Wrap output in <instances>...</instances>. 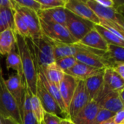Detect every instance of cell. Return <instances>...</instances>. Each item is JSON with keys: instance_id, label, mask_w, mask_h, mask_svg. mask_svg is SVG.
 <instances>
[{"instance_id": "6da1fadb", "label": "cell", "mask_w": 124, "mask_h": 124, "mask_svg": "<svg viewBox=\"0 0 124 124\" xmlns=\"http://www.w3.org/2000/svg\"><path fill=\"white\" fill-rule=\"evenodd\" d=\"M16 47L20 56L24 81L33 95L36 94L38 66L30 39L16 35Z\"/></svg>"}, {"instance_id": "7a4b0ae2", "label": "cell", "mask_w": 124, "mask_h": 124, "mask_svg": "<svg viewBox=\"0 0 124 124\" xmlns=\"http://www.w3.org/2000/svg\"><path fill=\"white\" fill-rule=\"evenodd\" d=\"M0 115L4 118H11L19 124H22L19 108L14 98L8 91L0 59Z\"/></svg>"}, {"instance_id": "3957f363", "label": "cell", "mask_w": 124, "mask_h": 124, "mask_svg": "<svg viewBox=\"0 0 124 124\" xmlns=\"http://www.w3.org/2000/svg\"><path fill=\"white\" fill-rule=\"evenodd\" d=\"M38 68H44L55 62L51 41L42 35L36 39H31Z\"/></svg>"}, {"instance_id": "277c9868", "label": "cell", "mask_w": 124, "mask_h": 124, "mask_svg": "<svg viewBox=\"0 0 124 124\" xmlns=\"http://www.w3.org/2000/svg\"><path fill=\"white\" fill-rule=\"evenodd\" d=\"M40 25L41 34L51 41L64 44L77 43L65 25L57 23H45L41 20Z\"/></svg>"}, {"instance_id": "5b68a950", "label": "cell", "mask_w": 124, "mask_h": 124, "mask_svg": "<svg viewBox=\"0 0 124 124\" xmlns=\"http://www.w3.org/2000/svg\"><path fill=\"white\" fill-rule=\"evenodd\" d=\"M45 113L56 116L60 119H69L68 114L62 110L55 100L46 90L44 85L38 78L36 85V94Z\"/></svg>"}, {"instance_id": "8992f818", "label": "cell", "mask_w": 124, "mask_h": 124, "mask_svg": "<svg viewBox=\"0 0 124 124\" xmlns=\"http://www.w3.org/2000/svg\"><path fill=\"white\" fill-rule=\"evenodd\" d=\"M65 27L73 39L77 42H79L94 28V24L89 20L76 16L68 11V17Z\"/></svg>"}, {"instance_id": "52a82bcc", "label": "cell", "mask_w": 124, "mask_h": 124, "mask_svg": "<svg viewBox=\"0 0 124 124\" xmlns=\"http://www.w3.org/2000/svg\"><path fill=\"white\" fill-rule=\"evenodd\" d=\"M13 3L15 11L20 14L28 28L30 33V39H36L41 37L42 34L40 25V20L37 15V12L28 8L17 5L15 3V0H13Z\"/></svg>"}, {"instance_id": "ba28073f", "label": "cell", "mask_w": 124, "mask_h": 124, "mask_svg": "<svg viewBox=\"0 0 124 124\" xmlns=\"http://www.w3.org/2000/svg\"><path fill=\"white\" fill-rule=\"evenodd\" d=\"M105 52L98 51L81 44V49L74 56L76 60L86 65L99 68H106L103 54Z\"/></svg>"}, {"instance_id": "9c48e42d", "label": "cell", "mask_w": 124, "mask_h": 124, "mask_svg": "<svg viewBox=\"0 0 124 124\" xmlns=\"http://www.w3.org/2000/svg\"><path fill=\"white\" fill-rule=\"evenodd\" d=\"M89 101L90 99L85 86V82L78 81L68 109L69 119H73Z\"/></svg>"}, {"instance_id": "30bf717a", "label": "cell", "mask_w": 124, "mask_h": 124, "mask_svg": "<svg viewBox=\"0 0 124 124\" xmlns=\"http://www.w3.org/2000/svg\"><path fill=\"white\" fill-rule=\"evenodd\" d=\"M86 3L100 20L113 22L122 27H124V15L122 12L117 10L115 7L110 8L104 7L98 4L95 0H87L86 1Z\"/></svg>"}, {"instance_id": "8fae6325", "label": "cell", "mask_w": 124, "mask_h": 124, "mask_svg": "<svg viewBox=\"0 0 124 124\" xmlns=\"http://www.w3.org/2000/svg\"><path fill=\"white\" fill-rule=\"evenodd\" d=\"M65 8L75 15L89 20L94 25L100 24V19L86 4V1L66 0Z\"/></svg>"}, {"instance_id": "7c38bea8", "label": "cell", "mask_w": 124, "mask_h": 124, "mask_svg": "<svg viewBox=\"0 0 124 124\" xmlns=\"http://www.w3.org/2000/svg\"><path fill=\"white\" fill-rule=\"evenodd\" d=\"M39 19L45 23H57L62 25H66L68 17V10L64 7L52 9H41L37 12Z\"/></svg>"}, {"instance_id": "4fadbf2b", "label": "cell", "mask_w": 124, "mask_h": 124, "mask_svg": "<svg viewBox=\"0 0 124 124\" xmlns=\"http://www.w3.org/2000/svg\"><path fill=\"white\" fill-rule=\"evenodd\" d=\"M100 108L105 109L113 113H116L124 110V102H123L116 92H108L101 95L97 100Z\"/></svg>"}, {"instance_id": "5bb4252c", "label": "cell", "mask_w": 124, "mask_h": 124, "mask_svg": "<svg viewBox=\"0 0 124 124\" xmlns=\"http://www.w3.org/2000/svg\"><path fill=\"white\" fill-rule=\"evenodd\" d=\"M99 109L100 106L97 102L90 100L70 121L75 124H93Z\"/></svg>"}, {"instance_id": "9a60e30c", "label": "cell", "mask_w": 124, "mask_h": 124, "mask_svg": "<svg viewBox=\"0 0 124 124\" xmlns=\"http://www.w3.org/2000/svg\"><path fill=\"white\" fill-rule=\"evenodd\" d=\"M6 86L9 92L12 97L15 100L17 106L19 108V110H20L21 101L23 94L24 89V79L20 77L18 74L15 73L8 78V79L5 80Z\"/></svg>"}, {"instance_id": "2e32d148", "label": "cell", "mask_w": 124, "mask_h": 124, "mask_svg": "<svg viewBox=\"0 0 124 124\" xmlns=\"http://www.w3.org/2000/svg\"><path fill=\"white\" fill-rule=\"evenodd\" d=\"M78 80H76L71 76L65 73V76L58 86L61 97L64 102L67 112L72 97L74 94L76 86L78 84Z\"/></svg>"}, {"instance_id": "e0dca14e", "label": "cell", "mask_w": 124, "mask_h": 124, "mask_svg": "<svg viewBox=\"0 0 124 124\" xmlns=\"http://www.w3.org/2000/svg\"><path fill=\"white\" fill-rule=\"evenodd\" d=\"M104 69H99L96 68H93L89 65H86L85 64H83L81 62H79L77 61L76 65L69 70L65 72V74H68L69 76H71L74 78H76L78 81H86L87 78L92 77L100 72L103 71Z\"/></svg>"}, {"instance_id": "ac0fdd59", "label": "cell", "mask_w": 124, "mask_h": 124, "mask_svg": "<svg viewBox=\"0 0 124 124\" xmlns=\"http://www.w3.org/2000/svg\"><path fill=\"white\" fill-rule=\"evenodd\" d=\"M104 71L87 78L85 82V86L89 96L90 100H97L102 94L104 89Z\"/></svg>"}, {"instance_id": "d6986e66", "label": "cell", "mask_w": 124, "mask_h": 124, "mask_svg": "<svg viewBox=\"0 0 124 124\" xmlns=\"http://www.w3.org/2000/svg\"><path fill=\"white\" fill-rule=\"evenodd\" d=\"M124 79H123L112 68H107L104 71V89L105 91L118 92L124 89Z\"/></svg>"}, {"instance_id": "ffe728a7", "label": "cell", "mask_w": 124, "mask_h": 124, "mask_svg": "<svg viewBox=\"0 0 124 124\" xmlns=\"http://www.w3.org/2000/svg\"><path fill=\"white\" fill-rule=\"evenodd\" d=\"M106 68H113L119 63H124V49L123 46L108 44V49L103 54Z\"/></svg>"}, {"instance_id": "44dd1931", "label": "cell", "mask_w": 124, "mask_h": 124, "mask_svg": "<svg viewBox=\"0 0 124 124\" xmlns=\"http://www.w3.org/2000/svg\"><path fill=\"white\" fill-rule=\"evenodd\" d=\"M78 43L101 52H106L108 46V43L94 29V28L89 31Z\"/></svg>"}, {"instance_id": "7402d4cb", "label": "cell", "mask_w": 124, "mask_h": 124, "mask_svg": "<svg viewBox=\"0 0 124 124\" xmlns=\"http://www.w3.org/2000/svg\"><path fill=\"white\" fill-rule=\"evenodd\" d=\"M51 43L53 47L55 60L65 57L75 56L76 54L81 49V45L78 42L75 44H64L51 41Z\"/></svg>"}, {"instance_id": "603a6c76", "label": "cell", "mask_w": 124, "mask_h": 124, "mask_svg": "<svg viewBox=\"0 0 124 124\" xmlns=\"http://www.w3.org/2000/svg\"><path fill=\"white\" fill-rule=\"evenodd\" d=\"M16 32L8 29L0 32V54L7 55L16 47Z\"/></svg>"}, {"instance_id": "cb8c5ba5", "label": "cell", "mask_w": 124, "mask_h": 124, "mask_svg": "<svg viewBox=\"0 0 124 124\" xmlns=\"http://www.w3.org/2000/svg\"><path fill=\"white\" fill-rule=\"evenodd\" d=\"M38 78L41 81V82L42 83V84L44 85V86L46 89V90L49 93V94L57 102V104L59 105V106L60 107V108L62 109V110L64 111L65 113H68L67 110L65 108V106L64 105V102L62 101V99L61 97V95H60V93L58 86H56L55 84H52V82H50L44 76V73L41 72V70L39 68H38Z\"/></svg>"}, {"instance_id": "d4e9b609", "label": "cell", "mask_w": 124, "mask_h": 124, "mask_svg": "<svg viewBox=\"0 0 124 124\" xmlns=\"http://www.w3.org/2000/svg\"><path fill=\"white\" fill-rule=\"evenodd\" d=\"M38 68H39L41 70L44 76L50 82H52L57 86H59L60 82L62 81L65 76V73L57 65L55 62L46 65V67Z\"/></svg>"}, {"instance_id": "484cf974", "label": "cell", "mask_w": 124, "mask_h": 124, "mask_svg": "<svg viewBox=\"0 0 124 124\" xmlns=\"http://www.w3.org/2000/svg\"><path fill=\"white\" fill-rule=\"evenodd\" d=\"M15 10L8 8H0V32L12 29L15 30Z\"/></svg>"}, {"instance_id": "4316f807", "label": "cell", "mask_w": 124, "mask_h": 124, "mask_svg": "<svg viewBox=\"0 0 124 124\" xmlns=\"http://www.w3.org/2000/svg\"><path fill=\"white\" fill-rule=\"evenodd\" d=\"M94 29L100 33V35L103 38V39L108 43V44L117 45L120 46H124V41L119 39L112 32L108 31L107 28H104L100 24L94 25Z\"/></svg>"}, {"instance_id": "83f0119b", "label": "cell", "mask_w": 124, "mask_h": 124, "mask_svg": "<svg viewBox=\"0 0 124 124\" xmlns=\"http://www.w3.org/2000/svg\"><path fill=\"white\" fill-rule=\"evenodd\" d=\"M6 66L7 70L12 68L16 71L17 74H18L20 77L23 78L21 60L18 53L16 52L15 49L7 54L6 58Z\"/></svg>"}, {"instance_id": "f1b7e54d", "label": "cell", "mask_w": 124, "mask_h": 124, "mask_svg": "<svg viewBox=\"0 0 124 124\" xmlns=\"http://www.w3.org/2000/svg\"><path fill=\"white\" fill-rule=\"evenodd\" d=\"M31 113L39 124H44V110L36 95H32L31 100Z\"/></svg>"}, {"instance_id": "f546056e", "label": "cell", "mask_w": 124, "mask_h": 124, "mask_svg": "<svg viewBox=\"0 0 124 124\" xmlns=\"http://www.w3.org/2000/svg\"><path fill=\"white\" fill-rule=\"evenodd\" d=\"M14 24L15 31L17 34L25 39H30V33L28 28L22 17L16 11H15L14 13Z\"/></svg>"}, {"instance_id": "4dcf8cb0", "label": "cell", "mask_w": 124, "mask_h": 124, "mask_svg": "<svg viewBox=\"0 0 124 124\" xmlns=\"http://www.w3.org/2000/svg\"><path fill=\"white\" fill-rule=\"evenodd\" d=\"M33 95L28 87L26 86L25 81H24V89H23V94L22 97V101H21V106H20V116L21 118L23 116L25 113L31 112V97Z\"/></svg>"}, {"instance_id": "1f68e13d", "label": "cell", "mask_w": 124, "mask_h": 124, "mask_svg": "<svg viewBox=\"0 0 124 124\" xmlns=\"http://www.w3.org/2000/svg\"><path fill=\"white\" fill-rule=\"evenodd\" d=\"M77 62V60L74 56L70 57H65L62 58H59L55 60V63L64 72H67L70 69H71Z\"/></svg>"}, {"instance_id": "d6a6232c", "label": "cell", "mask_w": 124, "mask_h": 124, "mask_svg": "<svg viewBox=\"0 0 124 124\" xmlns=\"http://www.w3.org/2000/svg\"><path fill=\"white\" fill-rule=\"evenodd\" d=\"M41 5V9H52L56 7H64L66 2V0H37Z\"/></svg>"}, {"instance_id": "836d02e7", "label": "cell", "mask_w": 124, "mask_h": 124, "mask_svg": "<svg viewBox=\"0 0 124 124\" xmlns=\"http://www.w3.org/2000/svg\"><path fill=\"white\" fill-rule=\"evenodd\" d=\"M115 114L116 113H113L109 110H107L105 109L100 108V109L96 115V117H95V119L94 121L93 124H101L102 123L109 120L110 118H113Z\"/></svg>"}, {"instance_id": "e575fe53", "label": "cell", "mask_w": 124, "mask_h": 124, "mask_svg": "<svg viewBox=\"0 0 124 124\" xmlns=\"http://www.w3.org/2000/svg\"><path fill=\"white\" fill-rule=\"evenodd\" d=\"M15 1L17 5L33 10L36 12L41 10V5L37 0H15Z\"/></svg>"}, {"instance_id": "d590c367", "label": "cell", "mask_w": 124, "mask_h": 124, "mask_svg": "<svg viewBox=\"0 0 124 124\" xmlns=\"http://www.w3.org/2000/svg\"><path fill=\"white\" fill-rule=\"evenodd\" d=\"M61 119L54 115L44 113V124H60Z\"/></svg>"}, {"instance_id": "8d00e7d4", "label": "cell", "mask_w": 124, "mask_h": 124, "mask_svg": "<svg viewBox=\"0 0 124 124\" xmlns=\"http://www.w3.org/2000/svg\"><path fill=\"white\" fill-rule=\"evenodd\" d=\"M23 124H39L31 112L25 113L22 117Z\"/></svg>"}, {"instance_id": "74e56055", "label": "cell", "mask_w": 124, "mask_h": 124, "mask_svg": "<svg viewBox=\"0 0 124 124\" xmlns=\"http://www.w3.org/2000/svg\"><path fill=\"white\" fill-rule=\"evenodd\" d=\"M114 124H124V110L116 113L113 117Z\"/></svg>"}, {"instance_id": "f35d334b", "label": "cell", "mask_w": 124, "mask_h": 124, "mask_svg": "<svg viewBox=\"0 0 124 124\" xmlns=\"http://www.w3.org/2000/svg\"><path fill=\"white\" fill-rule=\"evenodd\" d=\"M95 1L104 7H114L116 4V1L113 0H95Z\"/></svg>"}, {"instance_id": "ab89813d", "label": "cell", "mask_w": 124, "mask_h": 124, "mask_svg": "<svg viewBox=\"0 0 124 124\" xmlns=\"http://www.w3.org/2000/svg\"><path fill=\"white\" fill-rule=\"evenodd\" d=\"M0 8H8L15 10L13 0H0Z\"/></svg>"}, {"instance_id": "60d3db41", "label": "cell", "mask_w": 124, "mask_h": 124, "mask_svg": "<svg viewBox=\"0 0 124 124\" xmlns=\"http://www.w3.org/2000/svg\"><path fill=\"white\" fill-rule=\"evenodd\" d=\"M116 71L123 79H124V63H119L112 68Z\"/></svg>"}, {"instance_id": "b9f144b4", "label": "cell", "mask_w": 124, "mask_h": 124, "mask_svg": "<svg viewBox=\"0 0 124 124\" xmlns=\"http://www.w3.org/2000/svg\"><path fill=\"white\" fill-rule=\"evenodd\" d=\"M1 121L2 124H19L11 118H4L1 116Z\"/></svg>"}, {"instance_id": "7bdbcfd3", "label": "cell", "mask_w": 124, "mask_h": 124, "mask_svg": "<svg viewBox=\"0 0 124 124\" xmlns=\"http://www.w3.org/2000/svg\"><path fill=\"white\" fill-rule=\"evenodd\" d=\"M60 124H75L73 123L70 119H61Z\"/></svg>"}, {"instance_id": "ee69618b", "label": "cell", "mask_w": 124, "mask_h": 124, "mask_svg": "<svg viewBox=\"0 0 124 124\" xmlns=\"http://www.w3.org/2000/svg\"><path fill=\"white\" fill-rule=\"evenodd\" d=\"M0 124H2V121H1V116L0 115Z\"/></svg>"}]
</instances>
